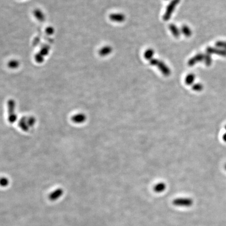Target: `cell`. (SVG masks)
<instances>
[{
	"label": "cell",
	"mask_w": 226,
	"mask_h": 226,
	"mask_svg": "<svg viewBox=\"0 0 226 226\" xmlns=\"http://www.w3.org/2000/svg\"><path fill=\"white\" fill-rule=\"evenodd\" d=\"M181 0H172L166 7V12L163 15V19L164 21H168L170 19L172 13L174 12L176 5L180 3Z\"/></svg>",
	"instance_id": "obj_1"
},
{
	"label": "cell",
	"mask_w": 226,
	"mask_h": 226,
	"mask_svg": "<svg viewBox=\"0 0 226 226\" xmlns=\"http://www.w3.org/2000/svg\"><path fill=\"white\" fill-rule=\"evenodd\" d=\"M173 204L176 206L189 207L193 205V201L189 198H178L173 200Z\"/></svg>",
	"instance_id": "obj_2"
},
{
	"label": "cell",
	"mask_w": 226,
	"mask_h": 226,
	"mask_svg": "<svg viewBox=\"0 0 226 226\" xmlns=\"http://www.w3.org/2000/svg\"><path fill=\"white\" fill-rule=\"evenodd\" d=\"M206 52L210 54H216L220 56L226 57V50L220 48L208 47L206 49Z\"/></svg>",
	"instance_id": "obj_3"
},
{
	"label": "cell",
	"mask_w": 226,
	"mask_h": 226,
	"mask_svg": "<svg viewBox=\"0 0 226 226\" xmlns=\"http://www.w3.org/2000/svg\"><path fill=\"white\" fill-rule=\"evenodd\" d=\"M8 105L9 106V119L8 120L10 122L13 123L15 122L16 119L15 117V115L14 114V102L12 100H10V101L8 102Z\"/></svg>",
	"instance_id": "obj_4"
},
{
	"label": "cell",
	"mask_w": 226,
	"mask_h": 226,
	"mask_svg": "<svg viewBox=\"0 0 226 226\" xmlns=\"http://www.w3.org/2000/svg\"><path fill=\"white\" fill-rule=\"evenodd\" d=\"M204 60V54H198L189 60L188 65L190 66H193L198 62L203 61Z\"/></svg>",
	"instance_id": "obj_5"
},
{
	"label": "cell",
	"mask_w": 226,
	"mask_h": 226,
	"mask_svg": "<svg viewBox=\"0 0 226 226\" xmlns=\"http://www.w3.org/2000/svg\"><path fill=\"white\" fill-rule=\"evenodd\" d=\"M157 66L163 75H164L165 76H166V77L170 75V74H171V71H170V68L166 66V64L164 63V62L160 61Z\"/></svg>",
	"instance_id": "obj_6"
},
{
	"label": "cell",
	"mask_w": 226,
	"mask_h": 226,
	"mask_svg": "<svg viewBox=\"0 0 226 226\" xmlns=\"http://www.w3.org/2000/svg\"><path fill=\"white\" fill-rule=\"evenodd\" d=\"M63 193V191L62 189H57L50 194L49 196V198L51 201H55L62 196Z\"/></svg>",
	"instance_id": "obj_7"
},
{
	"label": "cell",
	"mask_w": 226,
	"mask_h": 226,
	"mask_svg": "<svg viewBox=\"0 0 226 226\" xmlns=\"http://www.w3.org/2000/svg\"><path fill=\"white\" fill-rule=\"evenodd\" d=\"M110 19L112 21L116 22H122L124 21L125 17L122 14H112L110 15Z\"/></svg>",
	"instance_id": "obj_8"
},
{
	"label": "cell",
	"mask_w": 226,
	"mask_h": 226,
	"mask_svg": "<svg viewBox=\"0 0 226 226\" xmlns=\"http://www.w3.org/2000/svg\"><path fill=\"white\" fill-rule=\"evenodd\" d=\"M166 184L164 183L160 182L158 183L157 184L154 185V192H156V193H161L166 190Z\"/></svg>",
	"instance_id": "obj_9"
},
{
	"label": "cell",
	"mask_w": 226,
	"mask_h": 226,
	"mask_svg": "<svg viewBox=\"0 0 226 226\" xmlns=\"http://www.w3.org/2000/svg\"><path fill=\"white\" fill-rule=\"evenodd\" d=\"M169 29L174 37L178 38L180 36V31L179 30L176 25H174L173 24H170L169 25Z\"/></svg>",
	"instance_id": "obj_10"
},
{
	"label": "cell",
	"mask_w": 226,
	"mask_h": 226,
	"mask_svg": "<svg viewBox=\"0 0 226 226\" xmlns=\"http://www.w3.org/2000/svg\"><path fill=\"white\" fill-rule=\"evenodd\" d=\"M195 75L192 73L189 74L187 75L186 78H185V83L187 85H191L194 84V82L195 81Z\"/></svg>",
	"instance_id": "obj_11"
},
{
	"label": "cell",
	"mask_w": 226,
	"mask_h": 226,
	"mask_svg": "<svg viewBox=\"0 0 226 226\" xmlns=\"http://www.w3.org/2000/svg\"><path fill=\"white\" fill-rule=\"evenodd\" d=\"M112 49L110 47V46H106L102 48L101 50L100 51V54L102 56H107L108 54H110V52H112Z\"/></svg>",
	"instance_id": "obj_12"
},
{
	"label": "cell",
	"mask_w": 226,
	"mask_h": 226,
	"mask_svg": "<svg viewBox=\"0 0 226 226\" xmlns=\"http://www.w3.org/2000/svg\"><path fill=\"white\" fill-rule=\"evenodd\" d=\"M181 31L186 37H189L192 35V31L191 29L187 25H183L181 28Z\"/></svg>",
	"instance_id": "obj_13"
},
{
	"label": "cell",
	"mask_w": 226,
	"mask_h": 226,
	"mask_svg": "<svg viewBox=\"0 0 226 226\" xmlns=\"http://www.w3.org/2000/svg\"><path fill=\"white\" fill-rule=\"evenodd\" d=\"M154 55V51L152 49H148L145 51L144 54L145 58L147 60H150L152 59Z\"/></svg>",
	"instance_id": "obj_14"
},
{
	"label": "cell",
	"mask_w": 226,
	"mask_h": 226,
	"mask_svg": "<svg viewBox=\"0 0 226 226\" xmlns=\"http://www.w3.org/2000/svg\"><path fill=\"white\" fill-rule=\"evenodd\" d=\"M204 62L207 66H210L212 63V58L211 54L206 53L204 54Z\"/></svg>",
	"instance_id": "obj_15"
},
{
	"label": "cell",
	"mask_w": 226,
	"mask_h": 226,
	"mask_svg": "<svg viewBox=\"0 0 226 226\" xmlns=\"http://www.w3.org/2000/svg\"><path fill=\"white\" fill-rule=\"evenodd\" d=\"M85 119V117L84 115H82V114H80V115H78L75 116L73 118V120L75 122L81 123V122H83V121H84Z\"/></svg>",
	"instance_id": "obj_16"
},
{
	"label": "cell",
	"mask_w": 226,
	"mask_h": 226,
	"mask_svg": "<svg viewBox=\"0 0 226 226\" xmlns=\"http://www.w3.org/2000/svg\"><path fill=\"white\" fill-rule=\"evenodd\" d=\"M203 85L200 83H195L192 85V90L194 91H201L203 90Z\"/></svg>",
	"instance_id": "obj_17"
},
{
	"label": "cell",
	"mask_w": 226,
	"mask_h": 226,
	"mask_svg": "<svg viewBox=\"0 0 226 226\" xmlns=\"http://www.w3.org/2000/svg\"><path fill=\"white\" fill-rule=\"evenodd\" d=\"M217 47L226 50V42L225 41H218L215 44Z\"/></svg>",
	"instance_id": "obj_18"
},
{
	"label": "cell",
	"mask_w": 226,
	"mask_h": 226,
	"mask_svg": "<svg viewBox=\"0 0 226 226\" xmlns=\"http://www.w3.org/2000/svg\"><path fill=\"white\" fill-rule=\"evenodd\" d=\"M160 61H159L158 59H154V58H152V59L150 60V64L152 65V66H158V63Z\"/></svg>",
	"instance_id": "obj_19"
},
{
	"label": "cell",
	"mask_w": 226,
	"mask_h": 226,
	"mask_svg": "<svg viewBox=\"0 0 226 226\" xmlns=\"http://www.w3.org/2000/svg\"><path fill=\"white\" fill-rule=\"evenodd\" d=\"M19 62L16 61H12L11 62H10L9 63V66L13 68H16L19 66Z\"/></svg>",
	"instance_id": "obj_20"
},
{
	"label": "cell",
	"mask_w": 226,
	"mask_h": 226,
	"mask_svg": "<svg viewBox=\"0 0 226 226\" xmlns=\"http://www.w3.org/2000/svg\"><path fill=\"white\" fill-rule=\"evenodd\" d=\"M7 184H8V181L5 178H4V180H2V181H1V185L2 186H6Z\"/></svg>",
	"instance_id": "obj_21"
},
{
	"label": "cell",
	"mask_w": 226,
	"mask_h": 226,
	"mask_svg": "<svg viewBox=\"0 0 226 226\" xmlns=\"http://www.w3.org/2000/svg\"><path fill=\"white\" fill-rule=\"evenodd\" d=\"M222 139L226 143V133H225L222 136Z\"/></svg>",
	"instance_id": "obj_22"
},
{
	"label": "cell",
	"mask_w": 226,
	"mask_h": 226,
	"mask_svg": "<svg viewBox=\"0 0 226 226\" xmlns=\"http://www.w3.org/2000/svg\"><path fill=\"white\" fill-rule=\"evenodd\" d=\"M225 170H226V164H225Z\"/></svg>",
	"instance_id": "obj_23"
},
{
	"label": "cell",
	"mask_w": 226,
	"mask_h": 226,
	"mask_svg": "<svg viewBox=\"0 0 226 226\" xmlns=\"http://www.w3.org/2000/svg\"><path fill=\"white\" fill-rule=\"evenodd\" d=\"M225 129H226V126H225Z\"/></svg>",
	"instance_id": "obj_24"
},
{
	"label": "cell",
	"mask_w": 226,
	"mask_h": 226,
	"mask_svg": "<svg viewBox=\"0 0 226 226\" xmlns=\"http://www.w3.org/2000/svg\"><path fill=\"white\" fill-rule=\"evenodd\" d=\"M166 1H167V0H166Z\"/></svg>",
	"instance_id": "obj_25"
}]
</instances>
